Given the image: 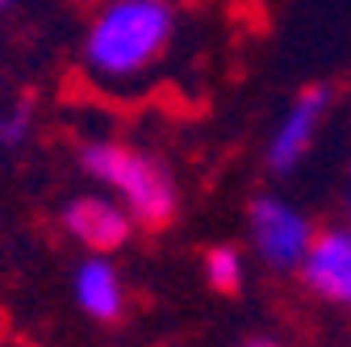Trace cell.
<instances>
[{
    "instance_id": "obj_4",
    "label": "cell",
    "mask_w": 351,
    "mask_h": 347,
    "mask_svg": "<svg viewBox=\"0 0 351 347\" xmlns=\"http://www.w3.org/2000/svg\"><path fill=\"white\" fill-rule=\"evenodd\" d=\"M330 113H335V88L330 84H305L301 93H293V101L280 109V117L268 130L263 167H268L272 176H293V171L314 155Z\"/></svg>"
},
{
    "instance_id": "obj_7",
    "label": "cell",
    "mask_w": 351,
    "mask_h": 347,
    "mask_svg": "<svg viewBox=\"0 0 351 347\" xmlns=\"http://www.w3.org/2000/svg\"><path fill=\"white\" fill-rule=\"evenodd\" d=\"M71 297L88 322L113 326L130 314V289L113 255H84L71 272Z\"/></svg>"
},
{
    "instance_id": "obj_3",
    "label": "cell",
    "mask_w": 351,
    "mask_h": 347,
    "mask_svg": "<svg viewBox=\"0 0 351 347\" xmlns=\"http://www.w3.org/2000/svg\"><path fill=\"white\" fill-rule=\"evenodd\" d=\"M247 255L272 276H297L314 247L318 222L285 193H255L247 201Z\"/></svg>"
},
{
    "instance_id": "obj_9",
    "label": "cell",
    "mask_w": 351,
    "mask_h": 347,
    "mask_svg": "<svg viewBox=\"0 0 351 347\" xmlns=\"http://www.w3.org/2000/svg\"><path fill=\"white\" fill-rule=\"evenodd\" d=\"M34 130H38V113H34L29 101L0 105V151H21V147H29Z\"/></svg>"
},
{
    "instance_id": "obj_1",
    "label": "cell",
    "mask_w": 351,
    "mask_h": 347,
    "mask_svg": "<svg viewBox=\"0 0 351 347\" xmlns=\"http://www.w3.org/2000/svg\"><path fill=\"white\" fill-rule=\"evenodd\" d=\"M176 38V0H101L80 38V67L105 93H134L159 75Z\"/></svg>"
},
{
    "instance_id": "obj_8",
    "label": "cell",
    "mask_w": 351,
    "mask_h": 347,
    "mask_svg": "<svg viewBox=\"0 0 351 347\" xmlns=\"http://www.w3.org/2000/svg\"><path fill=\"white\" fill-rule=\"evenodd\" d=\"M247 268H251V264H247V251H243L239 243H213V247H205V255H201L205 285H209L213 293H226V297L243 293Z\"/></svg>"
},
{
    "instance_id": "obj_12",
    "label": "cell",
    "mask_w": 351,
    "mask_h": 347,
    "mask_svg": "<svg viewBox=\"0 0 351 347\" xmlns=\"http://www.w3.org/2000/svg\"><path fill=\"white\" fill-rule=\"evenodd\" d=\"M343 218L351 222V189H347V201H343Z\"/></svg>"
},
{
    "instance_id": "obj_11",
    "label": "cell",
    "mask_w": 351,
    "mask_h": 347,
    "mask_svg": "<svg viewBox=\"0 0 351 347\" xmlns=\"http://www.w3.org/2000/svg\"><path fill=\"white\" fill-rule=\"evenodd\" d=\"M21 9V0H0V17H9V13H17Z\"/></svg>"
},
{
    "instance_id": "obj_10",
    "label": "cell",
    "mask_w": 351,
    "mask_h": 347,
    "mask_svg": "<svg viewBox=\"0 0 351 347\" xmlns=\"http://www.w3.org/2000/svg\"><path fill=\"white\" fill-rule=\"evenodd\" d=\"M239 347H280V343H276L272 335H251V339H243Z\"/></svg>"
},
{
    "instance_id": "obj_6",
    "label": "cell",
    "mask_w": 351,
    "mask_h": 347,
    "mask_svg": "<svg viewBox=\"0 0 351 347\" xmlns=\"http://www.w3.org/2000/svg\"><path fill=\"white\" fill-rule=\"evenodd\" d=\"M297 280L318 306L351 318V222L347 218L318 226L314 247L305 255Z\"/></svg>"
},
{
    "instance_id": "obj_5",
    "label": "cell",
    "mask_w": 351,
    "mask_h": 347,
    "mask_svg": "<svg viewBox=\"0 0 351 347\" xmlns=\"http://www.w3.org/2000/svg\"><path fill=\"white\" fill-rule=\"evenodd\" d=\"M59 230L75 247H84V255H117L134 239L138 222L105 189H88V193H75L59 205Z\"/></svg>"
},
{
    "instance_id": "obj_2",
    "label": "cell",
    "mask_w": 351,
    "mask_h": 347,
    "mask_svg": "<svg viewBox=\"0 0 351 347\" xmlns=\"http://www.w3.org/2000/svg\"><path fill=\"white\" fill-rule=\"evenodd\" d=\"M75 163L93 180V189H105L109 197H117L130 209V218L147 230L176 222V213H180V180H176V171L138 143H125L113 134L84 139L75 151Z\"/></svg>"
}]
</instances>
